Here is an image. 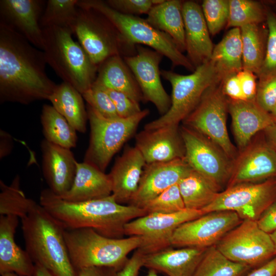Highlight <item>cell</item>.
I'll use <instances>...</instances> for the list:
<instances>
[{
    "label": "cell",
    "instance_id": "52",
    "mask_svg": "<svg viewBox=\"0 0 276 276\" xmlns=\"http://www.w3.org/2000/svg\"><path fill=\"white\" fill-rule=\"evenodd\" d=\"M269 141V144L276 151V123L269 126L265 130Z\"/></svg>",
    "mask_w": 276,
    "mask_h": 276
},
{
    "label": "cell",
    "instance_id": "55",
    "mask_svg": "<svg viewBox=\"0 0 276 276\" xmlns=\"http://www.w3.org/2000/svg\"><path fill=\"white\" fill-rule=\"evenodd\" d=\"M271 116H272V118L273 119L275 123H276V103L272 108L271 111L270 112Z\"/></svg>",
    "mask_w": 276,
    "mask_h": 276
},
{
    "label": "cell",
    "instance_id": "1",
    "mask_svg": "<svg viewBox=\"0 0 276 276\" xmlns=\"http://www.w3.org/2000/svg\"><path fill=\"white\" fill-rule=\"evenodd\" d=\"M0 215L20 219L25 250L35 264L55 276H77L61 224L39 203L27 197L15 177L10 185H0Z\"/></svg>",
    "mask_w": 276,
    "mask_h": 276
},
{
    "label": "cell",
    "instance_id": "58",
    "mask_svg": "<svg viewBox=\"0 0 276 276\" xmlns=\"http://www.w3.org/2000/svg\"><path fill=\"white\" fill-rule=\"evenodd\" d=\"M1 276H19L14 273H5Z\"/></svg>",
    "mask_w": 276,
    "mask_h": 276
},
{
    "label": "cell",
    "instance_id": "29",
    "mask_svg": "<svg viewBox=\"0 0 276 276\" xmlns=\"http://www.w3.org/2000/svg\"><path fill=\"white\" fill-rule=\"evenodd\" d=\"M182 4L179 0H165L153 6L146 19L153 27L168 35L182 53L186 51Z\"/></svg>",
    "mask_w": 276,
    "mask_h": 276
},
{
    "label": "cell",
    "instance_id": "3",
    "mask_svg": "<svg viewBox=\"0 0 276 276\" xmlns=\"http://www.w3.org/2000/svg\"><path fill=\"white\" fill-rule=\"evenodd\" d=\"M39 203L64 229L91 228L112 238H123L127 223L147 215L143 208L119 203L112 194L97 199L70 202L47 188L41 192Z\"/></svg>",
    "mask_w": 276,
    "mask_h": 276
},
{
    "label": "cell",
    "instance_id": "51",
    "mask_svg": "<svg viewBox=\"0 0 276 276\" xmlns=\"http://www.w3.org/2000/svg\"><path fill=\"white\" fill-rule=\"evenodd\" d=\"M13 148V141L11 135L6 131L0 130V158H3L8 155Z\"/></svg>",
    "mask_w": 276,
    "mask_h": 276
},
{
    "label": "cell",
    "instance_id": "39",
    "mask_svg": "<svg viewBox=\"0 0 276 276\" xmlns=\"http://www.w3.org/2000/svg\"><path fill=\"white\" fill-rule=\"evenodd\" d=\"M268 28L265 56L262 66L257 75L259 80L276 75V13L266 11Z\"/></svg>",
    "mask_w": 276,
    "mask_h": 276
},
{
    "label": "cell",
    "instance_id": "6",
    "mask_svg": "<svg viewBox=\"0 0 276 276\" xmlns=\"http://www.w3.org/2000/svg\"><path fill=\"white\" fill-rule=\"evenodd\" d=\"M77 6L79 8L93 9L106 17L126 46L130 48L135 44L146 45L167 57L173 66H182L192 72L195 71L187 56L179 51L172 39L153 27L146 19L120 13L110 7L105 1L100 0H78Z\"/></svg>",
    "mask_w": 276,
    "mask_h": 276
},
{
    "label": "cell",
    "instance_id": "32",
    "mask_svg": "<svg viewBox=\"0 0 276 276\" xmlns=\"http://www.w3.org/2000/svg\"><path fill=\"white\" fill-rule=\"evenodd\" d=\"M178 185L185 207L188 209L202 210L220 192L212 182L192 169Z\"/></svg>",
    "mask_w": 276,
    "mask_h": 276
},
{
    "label": "cell",
    "instance_id": "27",
    "mask_svg": "<svg viewBox=\"0 0 276 276\" xmlns=\"http://www.w3.org/2000/svg\"><path fill=\"white\" fill-rule=\"evenodd\" d=\"M112 194L108 174L83 162L76 163V171L70 189L62 199L70 202H82L107 197Z\"/></svg>",
    "mask_w": 276,
    "mask_h": 276
},
{
    "label": "cell",
    "instance_id": "57",
    "mask_svg": "<svg viewBox=\"0 0 276 276\" xmlns=\"http://www.w3.org/2000/svg\"><path fill=\"white\" fill-rule=\"evenodd\" d=\"M153 6L158 5L163 3L165 0H151Z\"/></svg>",
    "mask_w": 276,
    "mask_h": 276
},
{
    "label": "cell",
    "instance_id": "15",
    "mask_svg": "<svg viewBox=\"0 0 276 276\" xmlns=\"http://www.w3.org/2000/svg\"><path fill=\"white\" fill-rule=\"evenodd\" d=\"M242 221L238 214L232 211L208 213L178 227L172 237L171 245L204 248L215 246Z\"/></svg>",
    "mask_w": 276,
    "mask_h": 276
},
{
    "label": "cell",
    "instance_id": "5",
    "mask_svg": "<svg viewBox=\"0 0 276 276\" xmlns=\"http://www.w3.org/2000/svg\"><path fill=\"white\" fill-rule=\"evenodd\" d=\"M42 30V51L47 64L63 82L82 95L95 81L98 67L80 44L74 40L71 29L51 26Z\"/></svg>",
    "mask_w": 276,
    "mask_h": 276
},
{
    "label": "cell",
    "instance_id": "17",
    "mask_svg": "<svg viewBox=\"0 0 276 276\" xmlns=\"http://www.w3.org/2000/svg\"><path fill=\"white\" fill-rule=\"evenodd\" d=\"M273 177H276V151L269 143H258L248 145L236 158L227 187Z\"/></svg>",
    "mask_w": 276,
    "mask_h": 276
},
{
    "label": "cell",
    "instance_id": "48",
    "mask_svg": "<svg viewBox=\"0 0 276 276\" xmlns=\"http://www.w3.org/2000/svg\"><path fill=\"white\" fill-rule=\"evenodd\" d=\"M257 223L262 230L269 234L276 230V201L263 212Z\"/></svg>",
    "mask_w": 276,
    "mask_h": 276
},
{
    "label": "cell",
    "instance_id": "41",
    "mask_svg": "<svg viewBox=\"0 0 276 276\" xmlns=\"http://www.w3.org/2000/svg\"><path fill=\"white\" fill-rule=\"evenodd\" d=\"M82 95L88 106L103 117L107 119L119 117L111 99L102 86L94 82Z\"/></svg>",
    "mask_w": 276,
    "mask_h": 276
},
{
    "label": "cell",
    "instance_id": "13",
    "mask_svg": "<svg viewBox=\"0 0 276 276\" xmlns=\"http://www.w3.org/2000/svg\"><path fill=\"white\" fill-rule=\"evenodd\" d=\"M180 131L187 163L221 192L229 179L233 165L230 159L216 144L197 131L186 126Z\"/></svg>",
    "mask_w": 276,
    "mask_h": 276
},
{
    "label": "cell",
    "instance_id": "23",
    "mask_svg": "<svg viewBox=\"0 0 276 276\" xmlns=\"http://www.w3.org/2000/svg\"><path fill=\"white\" fill-rule=\"evenodd\" d=\"M146 165L136 147H128L116 160L108 174L112 195L119 203L130 202L134 196Z\"/></svg>",
    "mask_w": 276,
    "mask_h": 276
},
{
    "label": "cell",
    "instance_id": "43",
    "mask_svg": "<svg viewBox=\"0 0 276 276\" xmlns=\"http://www.w3.org/2000/svg\"><path fill=\"white\" fill-rule=\"evenodd\" d=\"M102 87L111 99L119 117L127 118L142 111L139 103L125 94Z\"/></svg>",
    "mask_w": 276,
    "mask_h": 276
},
{
    "label": "cell",
    "instance_id": "56",
    "mask_svg": "<svg viewBox=\"0 0 276 276\" xmlns=\"http://www.w3.org/2000/svg\"><path fill=\"white\" fill-rule=\"evenodd\" d=\"M157 271L153 269H149L147 274L145 276H158Z\"/></svg>",
    "mask_w": 276,
    "mask_h": 276
},
{
    "label": "cell",
    "instance_id": "9",
    "mask_svg": "<svg viewBox=\"0 0 276 276\" xmlns=\"http://www.w3.org/2000/svg\"><path fill=\"white\" fill-rule=\"evenodd\" d=\"M228 104L220 82L205 92L196 107L183 121L186 126L208 137L229 159L235 160L237 152L229 137L226 127Z\"/></svg>",
    "mask_w": 276,
    "mask_h": 276
},
{
    "label": "cell",
    "instance_id": "19",
    "mask_svg": "<svg viewBox=\"0 0 276 276\" xmlns=\"http://www.w3.org/2000/svg\"><path fill=\"white\" fill-rule=\"evenodd\" d=\"M46 3L41 0H1L0 22L42 51L43 30L40 20Z\"/></svg>",
    "mask_w": 276,
    "mask_h": 276
},
{
    "label": "cell",
    "instance_id": "14",
    "mask_svg": "<svg viewBox=\"0 0 276 276\" xmlns=\"http://www.w3.org/2000/svg\"><path fill=\"white\" fill-rule=\"evenodd\" d=\"M204 214L201 210L188 209L173 213L148 214L127 223L125 235L140 237L142 243L138 249L145 255L153 254L172 246L176 229Z\"/></svg>",
    "mask_w": 276,
    "mask_h": 276
},
{
    "label": "cell",
    "instance_id": "37",
    "mask_svg": "<svg viewBox=\"0 0 276 276\" xmlns=\"http://www.w3.org/2000/svg\"><path fill=\"white\" fill-rule=\"evenodd\" d=\"M229 16L227 27L241 28L259 24L266 18V11L260 3L251 0H229Z\"/></svg>",
    "mask_w": 276,
    "mask_h": 276
},
{
    "label": "cell",
    "instance_id": "2",
    "mask_svg": "<svg viewBox=\"0 0 276 276\" xmlns=\"http://www.w3.org/2000/svg\"><path fill=\"white\" fill-rule=\"evenodd\" d=\"M44 53L0 22V102L28 105L48 100L56 84L47 76Z\"/></svg>",
    "mask_w": 276,
    "mask_h": 276
},
{
    "label": "cell",
    "instance_id": "33",
    "mask_svg": "<svg viewBox=\"0 0 276 276\" xmlns=\"http://www.w3.org/2000/svg\"><path fill=\"white\" fill-rule=\"evenodd\" d=\"M40 119L44 140L68 149L76 146V130L52 105H43Z\"/></svg>",
    "mask_w": 276,
    "mask_h": 276
},
{
    "label": "cell",
    "instance_id": "42",
    "mask_svg": "<svg viewBox=\"0 0 276 276\" xmlns=\"http://www.w3.org/2000/svg\"><path fill=\"white\" fill-rule=\"evenodd\" d=\"M255 100L263 109L270 112L276 103V75L259 80Z\"/></svg>",
    "mask_w": 276,
    "mask_h": 276
},
{
    "label": "cell",
    "instance_id": "31",
    "mask_svg": "<svg viewBox=\"0 0 276 276\" xmlns=\"http://www.w3.org/2000/svg\"><path fill=\"white\" fill-rule=\"evenodd\" d=\"M210 60L222 80L243 70L242 47L239 28L231 29L214 47Z\"/></svg>",
    "mask_w": 276,
    "mask_h": 276
},
{
    "label": "cell",
    "instance_id": "38",
    "mask_svg": "<svg viewBox=\"0 0 276 276\" xmlns=\"http://www.w3.org/2000/svg\"><path fill=\"white\" fill-rule=\"evenodd\" d=\"M148 214H169L186 208L178 184L168 188L148 202L143 208Z\"/></svg>",
    "mask_w": 276,
    "mask_h": 276
},
{
    "label": "cell",
    "instance_id": "45",
    "mask_svg": "<svg viewBox=\"0 0 276 276\" xmlns=\"http://www.w3.org/2000/svg\"><path fill=\"white\" fill-rule=\"evenodd\" d=\"M245 100H255L257 91V75L243 69L237 74Z\"/></svg>",
    "mask_w": 276,
    "mask_h": 276
},
{
    "label": "cell",
    "instance_id": "25",
    "mask_svg": "<svg viewBox=\"0 0 276 276\" xmlns=\"http://www.w3.org/2000/svg\"><path fill=\"white\" fill-rule=\"evenodd\" d=\"M18 218L12 215H0V274L14 273L19 276H32L35 264L26 250L15 241Z\"/></svg>",
    "mask_w": 276,
    "mask_h": 276
},
{
    "label": "cell",
    "instance_id": "49",
    "mask_svg": "<svg viewBox=\"0 0 276 276\" xmlns=\"http://www.w3.org/2000/svg\"><path fill=\"white\" fill-rule=\"evenodd\" d=\"M243 276H276V256Z\"/></svg>",
    "mask_w": 276,
    "mask_h": 276
},
{
    "label": "cell",
    "instance_id": "47",
    "mask_svg": "<svg viewBox=\"0 0 276 276\" xmlns=\"http://www.w3.org/2000/svg\"><path fill=\"white\" fill-rule=\"evenodd\" d=\"M145 255L139 249L135 250L124 267L118 272V276H138L144 266Z\"/></svg>",
    "mask_w": 276,
    "mask_h": 276
},
{
    "label": "cell",
    "instance_id": "30",
    "mask_svg": "<svg viewBox=\"0 0 276 276\" xmlns=\"http://www.w3.org/2000/svg\"><path fill=\"white\" fill-rule=\"evenodd\" d=\"M83 98L75 87L63 82L57 85L48 100L76 131L84 133L88 117Z\"/></svg>",
    "mask_w": 276,
    "mask_h": 276
},
{
    "label": "cell",
    "instance_id": "34",
    "mask_svg": "<svg viewBox=\"0 0 276 276\" xmlns=\"http://www.w3.org/2000/svg\"><path fill=\"white\" fill-rule=\"evenodd\" d=\"M251 24L240 28L242 47L243 69L256 75L264 60L267 36L259 26ZM268 32V31H267Z\"/></svg>",
    "mask_w": 276,
    "mask_h": 276
},
{
    "label": "cell",
    "instance_id": "24",
    "mask_svg": "<svg viewBox=\"0 0 276 276\" xmlns=\"http://www.w3.org/2000/svg\"><path fill=\"white\" fill-rule=\"evenodd\" d=\"M228 110L236 142L242 150L256 133L275 123L270 113L263 109L255 100H231L228 102Z\"/></svg>",
    "mask_w": 276,
    "mask_h": 276
},
{
    "label": "cell",
    "instance_id": "18",
    "mask_svg": "<svg viewBox=\"0 0 276 276\" xmlns=\"http://www.w3.org/2000/svg\"><path fill=\"white\" fill-rule=\"evenodd\" d=\"M191 170L184 158L146 164L137 190L129 204L143 208L160 193L178 184Z\"/></svg>",
    "mask_w": 276,
    "mask_h": 276
},
{
    "label": "cell",
    "instance_id": "35",
    "mask_svg": "<svg viewBox=\"0 0 276 276\" xmlns=\"http://www.w3.org/2000/svg\"><path fill=\"white\" fill-rule=\"evenodd\" d=\"M252 269L229 260L215 245L206 249L193 276H243Z\"/></svg>",
    "mask_w": 276,
    "mask_h": 276
},
{
    "label": "cell",
    "instance_id": "22",
    "mask_svg": "<svg viewBox=\"0 0 276 276\" xmlns=\"http://www.w3.org/2000/svg\"><path fill=\"white\" fill-rule=\"evenodd\" d=\"M186 51L195 68L210 60L214 47L201 7L193 1L183 2Z\"/></svg>",
    "mask_w": 276,
    "mask_h": 276
},
{
    "label": "cell",
    "instance_id": "8",
    "mask_svg": "<svg viewBox=\"0 0 276 276\" xmlns=\"http://www.w3.org/2000/svg\"><path fill=\"white\" fill-rule=\"evenodd\" d=\"M90 134L83 162L104 172L112 157L135 132L149 113L145 109L127 118L107 119L90 106L87 109Z\"/></svg>",
    "mask_w": 276,
    "mask_h": 276
},
{
    "label": "cell",
    "instance_id": "7",
    "mask_svg": "<svg viewBox=\"0 0 276 276\" xmlns=\"http://www.w3.org/2000/svg\"><path fill=\"white\" fill-rule=\"evenodd\" d=\"M160 75L172 86L171 106L165 114L145 125L144 129L179 125L196 107L205 92L222 80L211 60L198 66L189 75L167 70H161Z\"/></svg>",
    "mask_w": 276,
    "mask_h": 276
},
{
    "label": "cell",
    "instance_id": "16",
    "mask_svg": "<svg viewBox=\"0 0 276 276\" xmlns=\"http://www.w3.org/2000/svg\"><path fill=\"white\" fill-rule=\"evenodd\" d=\"M136 49V54L123 59L135 78L143 100L152 103L162 116L168 111L171 102L160 77L159 65L163 56L155 50L140 45Z\"/></svg>",
    "mask_w": 276,
    "mask_h": 276
},
{
    "label": "cell",
    "instance_id": "12",
    "mask_svg": "<svg viewBox=\"0 0 276 276\" xmlns=\"http://www.w3.org/2000/svg\"><path fill=\"white\" fill-rule=\"evenodd\" d=\"M216 246L229 260L252 268L276 256L270 235L262 230L257 221L248 219L227 233Z\"/></svg>",
    "mask_w": 276,
    "mask_h": 276
},
{
    "label": "cell",
    "instance_id": "50",
    "mask_svg": "<svg viewBox=\"0 0 276 276\" xmlns=\"http://www.w3.org/2000/svg\"><path fill=\"white\" fill-rule=\"evenodd\" d=\"M117 270L109 267H89L77 271V276H118Z\"/></svg>",
    "mask_w": 276,
    "mask_h": 276
},
{
    "label": "cell",
    "instance_id": "11",
    "mask_svg": "<svg viewBox=\"0 0 276 276\" xmlns=\"http://www.w3.org/2000/svg\"><path fill=\"white\" fill-rule=\"evenodd\" d=\"M72 31L91 61L98 67L108 58L121 55L125 47L110 21L93 9L78 7Z\"/></svg>",
    "mask_w": 276,
    "mask_h": 276
},
{
    "label": "cell",
    "instance_id": "46",
    "mask_svg": "<svg viewBox=\"0 0 276 276\" xmlns=\"http://www.w3.org/2000/svg\"><path fill=\"white\" fill-rule=\"evenodd\" d=\"M237 74L227 76L221 81L222 90L232 100H245Z\"/></svg>",
    "mask_w": 276,
    "mask_h": 276
},
{
    "label": "cell",
    "instance_id": "10",
    "mask_svg": "<svg viewBox=\"0 0 276 276\" xmlns=\"http://www.w3.org/2000/svg\"><path fill=\"white\" fill-rule=\"evenodd\" d=\"M276 201V177L261 182L237 184L227 187L202 210L204 214L229 211L243 220L257 221L263 212Z\"/></svg>",
    "mask_w": 276,
    "mask_h": 276
},
{
    "label": "cell",
    "instance_id": "21",
    "mask_svg": "<svg viewBox=\"0 0 276 276\" xmlns=\"http://www.w3.org/2000/svg\"><path fill=\"white\" fill-rule=\"evenodd\" d=\"M42 170L49 189L62 196L73 183L77 161L71 149L43 140L41 143Z\"/></svg>",
    "mask_w": 276,
    "mask_h": 276
},
{
    "label": "cell",
    "instance_id": "53",
    "mask_svg": "<svg viewBox=\"0 0 276 276\" xmlns=\"http://www.w3.org/2000/svg\"><path fill=\"white\" fill-rule=\"evenodd\" d=\"M32 276H55L43 266L35 264V269Z\"/></svg>",
    "mask_w": 276,
    "mask_h": 276
},
{
    "label": "cell",
    "instance_id": "4",
    "mask_svg": "<svg viewBox=\"0 0 276 276\" xmlns=\"http://www.w3.org/2000/svg\"><path fill=\"white\" fill-rule=\"evenodd\" d=\"M64 238L71 263L76 270L89 267H104L121 270L130 252L139 248L138 236L112 238L91 228L64 229Z\"/></svg>",
    "mask_w": 276,
    "mask_h": 276
},
{
    "label": "cell",
    "instance_id": "26",
    "mask_svg": "<svg viewBox=\"0 0 276 276\" xmlns=\"http://www.w3.org/2000/svg\"><path fill=\"white\" fill-rule=\"evenodd\" d=\"M206 249L169 247L145 255L144 267L168 276H193Z\"/></svg>",
    "mask_w": 276,
    "mask_h": 276
},
{
    "label": "cell",
    "instance_id": "54",
    "mask_svg": "<svg viewBox=\"0 0 276 276\" xmlns=\"http://www.w3.org/2000/svg\"><path fill=\"white\" fill-rule=\"evenodd\" d=\"M274 244L276 253V230L269 234Z\"/></svg>",
    "mask_w": 276,
    "mask_h": 276
},
{
    "label": "cell",
    "instance_id": "40",
    "mask_svg": "<svg viewBox=\"0 0 276 276\" xmlns=\"http://www.w3.org/2000/svg\"><path fill=\"white\" fill-rule=\"evenodd\" d=\"M229 8V0L203 1L201 8L210 34H217L227 24Z\"/></svg>",
    "mask_w": 276,
    "mask_h": 276
},
{
    "label": "cell",
    "instance_id": "36",
    "mask_svg": "<svg viewBox=\"0 0 276 276\" xmlns=\"http://www.w3.org/2000/svg\"><path fill=\"white\" fill-rule=\"evenodd\" d=\"M78 0H49L40 20L42 29L58 26L72 30L76 20Z\"/></svg>",
    "mask_w": 276,
    "mask_h": 276
},
{
    "label": "cell",
    "instance_id": "28",
    "mask_svg": "<svg viewBox=\"0 0 276 276\" xmlns=\"http://www.w3.org/2000/svg\"><path fill=\"white\" fill-rule=\"evenodd\" d=\"M94 82L123 93L138 102L143 100L135 78L121 55L108 58L99 66Z\"/></svg>",
    "mask_w": 276,
    "mask_h": 276
},
{
    "label": "cell",
    "instance_id": "44",
    "mask_svg": "<svg viewBox=\"0 0 276 276\" xmlns=\"http://www.w3.org/2000/svg\"><path fill=\"white\" fill-rule=\"evenodd\" d=\"M105 2L120 13L135 16L148 14L153 6L151 0H107Z\"/></svg>",
    "mask_w": 276,
    "mask_h": 276
},
{
    "label": "cell",
    "instance_id": "20",
    "mask_svg": "<svg viewBox=\"0 0 276 276\" xmlns=\"http://www.w3.org/2000/svg\"><path fill=\"white\" fill-rule=\"evenodd\" d=\"M146 164L183 158L185 148L179 125L144 129L136 136L135 146Z\"/></svg>",
    "mask_w": 276,
    "mask_h": 276
}]
</instances>
